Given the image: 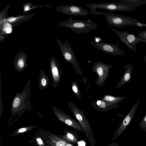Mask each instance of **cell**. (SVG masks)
Wrapping results in <instances>:
<instances>
[{
	"mask_svg": "<svg viewBox=\"0 0 146 146\" xmlns=\"http://www.w3.org/2000/svg\"><path fill=\"white\" fill-rule=\"evenodd\" d=\"M31 80L29 79L23 90L15 95L11 104L10 109L13 115H20L28 110L30 107L31 96Z\"/></svg>",
	"mask_w": 146,
	"mask_h": 146,
	"instance_id": "6da1fadb",
	"label": "cell"
},
{
	"mask_svg": "<svg viewBox=\"0 0 146 146\" xmlns=\"http://www.w3.org/2000/svg\"><path fill=\"white\" fill-rule=\"evenodd\" d=\"M90 12L93 15H104L108 24L117 28H122L127 26L138 27V24L140 22L135 19L114 13L98 12L96 10L90 11Z\"/></svg>",
	"mask_w": 146,
	"mask_h": 146,
	"instance_id": "7a4b0ae2",
	"label": "cell"
},
{
	"mask_svg": "<svg viewBox=\"0 0 146 146\" xmlns=\"http://www.w3.org/2000/svg\"><path fill=\"white\" fill-rule=\"evenodd\" d=\"M68 106L70 110L80 125L91 146H95L96 141L91 125L87 119L85 114L84 111L80 110L73 102H68Z\"/></svg>",
	"mask_w": 146,
	"mask_h": 146,
	"instance_id": "3957f363",
	"label": "cell"
},
{
	"mask_svg": "<svg viewBox=\"0 0 146 146\" xmlns=\"http://www.w3.org/2000/svg\"><path fill=\"white\" fill-rule=\"evenodd\" d=\"M58 24L62 27L70 29L76 33H83L95 29L99 23L92 22L90 19L87 21L73 20L72 17H69L68 20L60 22Z\"/></svg>",
	"mask_w": 146,
	"mask_h": 146,
	"instance_id": "277c9868",
	"label": "cell"
},
{
	"mask_svg": "<svg viewBox=\"0 0 146 146\" xmlns=\"http://www.w3.org/2000/svg\"><path fill=\"white\" fill-rule=\"evenodd\" d=\"M57 42L65 60L66 62L71 63L77 74L82 76L81 69L70 44L67 41L63 43L58 38Z\"/></svg>",
	"mask_w": 146,
	"mask_h": 146,
	"instance_id": "5b68a950",
	"label": "cell"
},
{
	"mask_svg": "<svg viewBox=\"0 0 146 146\" xmlns=\"http://www.w3.org/2000/svg\"><path fill=\"white\" fill-rule=\"evenodd\" d=\"M86 6L90 8L92 11L99 9L111 12H128L131 11L135 9L134 7L127 5L120 2L93 3L87 4Z\"/></svg>",
	"mask_w": 146,
	"mask_h": 146,
	"instance_id": "8992f818",
	"label": "cell"
},
{
	"mask_svg": "<svg viewBox=\"0 0 146 146\" xmlns=\"http://www.w3.org/2000/svg\"><path fill=\"white\" fill-rule=\"evenodd\" d=\"M108 27L115 33L121 42L125 44L129 49L136 53V44L139 42L146 43V40L140 38L133 34L125 31L120 32L113 27Z\"/></svg>",
	"mask_w": 146,
	"mask_h": 146,
	"instance_id": "52a82bcc",
	"label": "cell"
},
{
	"mask_svg": "<svg viewBox=\"0 0 146 146\" xmlns=\"http://www.w3.org/2000/svg\"><path fill=\"white\" fill-rule=\"evenodd\" d=\"M112 65L105 63L101 61L95 62L92 67V71L96 73L98 78L95 80L96 84L98 86H102L108 77L110 69L113 67Z\"/></svg>",
	"mask_w": 146,
	"mask_h": 146,
	"instance_id": "ba28073f",
	"label": "cell"
},
{
	"mask_svg": "<svg viewBox=\"0 0 146 146\" xmlns=\"http://www.w3.org/2000/svg\"><path fill=\"white\" fill-rule=\"evenodd\" d=\"M90 44L102 52L110 55L121 56L125 54V52L115 44L101 41L96 42L94 40L91 42Z\"/></svg>",
	"mask_w": 146,
	"mask_h": 146,
	"instance_id": "9c48e42d",
	"label": "cell"
},
{
	"mask_svg": "<svg viewBox=\"0 0 146 146\" xmlns=\"http://www.w3.org/2000/svg\"><path fill=\"white\" fill-rule=\"evenodd\" d=\"M52 111L56 116L59 120L78 131L84 132L83 130L78 121L69 115L55 106L52 107Z\"/></svg>",
	"mask_w": 146,
	"mask_h": 146,
	"instance_id": "30bf717a",
	"label": "cell"
},
{
	"mask_svg": "<svg viewBox=\"0 0 146 146\" xmlns=\"http://www.w3.org/2000/svg\"><path fill=\"white\" fill-rule=\"evenodd\" d=\"M57 11L61 13L72 16H86L88 11L81 7L73 5L60 6L58 7Z\"/></svg>",
	"mask_w": 146,
	"mask_h": 146,
	"instance_id": "8fae6325",
	"label": "cell"
},
{
	"mask_svg": "<svg viewBox=\"0 0 146 146\" xmlns=\"http://www.w3.org/2000/svg\"><path fill=\"white\" fill-rule=\"evenodd\" d=\"M140 100H139L131 109L129 111L123 120L121 125L114 134L112 140L119 136L132 119L138 108Z\"/></svg>",
	"mask_w": 146,
	"mask_h": 146,
	"instance_id": "7c38bea8",
	"label": "cell"
},
{
	"mask_svg": "<svg viewBox=\"0 0 146 146\" xmlns=\"http://www.w3.org/2000/svg\"><path fill=\"white\" fill-rule=\"evenodd\" d=\"M50 74L52 84L54 88L57 87L61 80L62 72L56 60L52 58L50 61Z\"/></svg>",
	"mask_w": 146,
	"mask_h": 146,
	"instance_id": "4fadbf2b",
	"label": "cell"
},
{
	"mask_svg": "<svg viewBox=\"0 0 146 146\" xmlns=\"http://www.w3.org/2000/svg\"><path fill=\"white\" fill-rule=\"evenodd\" d=\"M91 104L95 110L100 111H110L119 106V104H113L101 99L92 102Z\"/></svg>",
	"mask_w": 146,
	"mask_h": 146,
	"instance_id": "5bb4252c",
	"label": "cell"
},
{
	"mask_svg": "<svg viewBox=\"0 0 146 146\" xmlns=\"http://www.w3.org/2000/svg\"><path fill=\"white\" fill-rule=\"evenodd\" d=\"M27 56L25 54H17L15 57L13 65L15 69L17 72H22L28 67Z\"/></svg>",
	"mask_w": 146,
	"mask_h": 146,
	"instance_id": "9a60e30c",
	"label": "cell"
},
{
	"mask_svg": "<svg viewBox=\"0 0 146 146\" xmlns=\"http://www.w3.org/2000/svg\"><path fill=\"white\" fill-rule=\"evenodd\" d=\"M125 71L119 81L117 83L116 88L118 89L128 83L131 79V73L133 69V66L130 64L123 66Z\"/></svg>",
	"mask_w": 146,
	"mask_h": 146,
	"instance_id": "2e32d148",
	"label": "cell"
},
{
	"mask_svg": "<svg viewBox=\"0 0 146 146\" xmlns=\"http://www.w3.org/2000/svg\"><path fill=\"white\" fill-rule=\"evenodd\" d=\"M50 83L48 76L42 70L40 71L39 77L38 85L40 90L42 91L46 89Z\"/></svg>",
	"mask_w": 146,
	"mask_h": 146,
	"instance_id": "e0dca14e",
	"label": "cell"
},
{
	"mask_svg": "<svg viewBox=\"0 0 146 146\" xmlns=\"http://www.w3.org/2000/svg\"><path fill=\"white\" fill-rule=\"evenodd\" d=\"M64 132L65 135L63 137L64 140L67 142L77 143L80 140L79 135L75 131L66 130Z\"/></svg>",
	"mask_w": 146,
	"mask_h": 146,
	"instance_id": "ac0fdd59",
	"label": "cell"
},
{
	"mask_svg": "<svg viewBox=\"0 0 146 146\" xmlns=\"http://www.w3.org/2000/svg\"><path fill=\"white\" fill-rule=\"evenodd\" d=\"M125 98V97L115 96L105 94L101 100L113 104H119Z\"/></svg>",
	"mask_w": 146,
	"mask_h": 146,
	"instance_id": "d6986e66",
	"label": "cell"
},
{
	"mask_svg": "<svg viewBox=\"0 0 146 146\" xmlns=\"http://www.w3.org/2000/svg\"><path fill=\"white\" fill-rule=\"evenodd\" d=\"M120 3L135 8L146 4V0H119Z\"/></svg>",
	"mask_w": 146,
	"mask_h": 146,
	"instance_id": "ffe728a7",
	"label": "cell"
},
{
	"mask_svg": "<svg viewBox=\"0 0 146 146\" xmlns=\"http://www.w3.org/2000/svg\"><path fill=\"white\" fill-rule=\"evenodd\" d=\"M71 87L72 90L74 94L80 100L81 99L82 96L77 83L72 81L71 83Z\"/></svg>",
	"mask_w": 146,
	"mask_h": 146,
	"instance_id": "44dd1931",
	"label": "cell"
},
{
	"mask_svg": "<svg viewBox=\"0 0 146 146\" xmlns=\"http://www.w3.org/2000/svg\"><path fill=\"white\" fill-rule=\"evenodd\" d=\"M2 31L7 34L11 33L12 31L11 25L8 22H5L3 26Z\"/></svg>",
	"mask_w": 146,
	"mask_h": 146,
	"instance_id": "7402d4cb",
	"label": "cell"
},
{
	"mask_svg": "<svg viewBox=\"0 0 146 146\" xmlns=\"http://www.w3.org/2000/svg\"><path fill=\"white\" fill-rule=\"evenodd\" d=\"M137 36L140 38L146 40V29L138 33Z\"/></svg>",
	"mask_w": 146,
	"mask_h": 146,
	"instance_id": "603a6c76",
	"label": "cell"
},
{
	"mask_svg": "<svg viewBox=\"0 0 146 146\" xmlns=\"http://www.w3.org/2000/svg\"><path fill=\"white\" fill-rule=\"evenodd\" d=\"M67 142L64 140H61L58 141L56 144V146H65Z\"/></svg>",
	"mask_w": 146,
	"mask_h": 146,
	"instance_id": "cb8c5ba5",
	"label": "cell"
},
{
	"mask_svg": "<svg viewBox=\"0 0 146 146\" xmlns=\"http://www.w3.org/2000/svg\"><path fill=\"white\" fill-rule=\"evenodd\" d=\"M1 83L0 80V114L1 116V113H3V105L2 102V100L1 99Z\"/></svg>",
	"mask_w": 146,
	"mask_h": 146,
	"instance_id": "d4e9b609",
	"label": "cell"
},
{
	"mask_svg": "<svg viewBox=\"0 0 146 146\" xmlns=\"http://www.w3.org/2000/svg\"><path fill=\"white\" fill-rule=\"evenodd\" d=\"M141 123L142 125H146V113L144 116Z\"/></svg>",
	"mask_w": 146,
	"mask_h": 146,
	"instance_id": "484cf974",
	"label": "cell"
},
{
	"mask_svg": "<svg viewBox=\"0 0 146 146\" xmlns=\"http://www.w3.org/2000/svg\"><path fill=\"white\" fill-rule=\"evenodd\" d=\"M30 7L29 5H25L24 8V10L25 11H27L30 9Z\"/></svg>",
	"mask_w": 146,
	"mask_h": 146,
	"instance_id": "4316f807",
	"label": "cell"
},
{
	"mask_svg": "<svg viewBox=\"0 0 146 146\" xmlns=\"http://www.w3.org/2000/svg\"><path fill=\"white\" fill-rule=\"evenodd\" d=\"M26 130V129L25 128H22L19 129L18 131L19 133H21L25 131Z\"/></svg>",
	"mask_w": 146,
	"mask_h": 146,
	"instance_id": "83f0119b",
	"label": "cell"
},
{
	"mask_svg": "<svg viewBox=\"0 0 146 146\" xmlns=\"http://www.w3.org/2000/svg\"><path fill=\"white\" fill-rule=\"evenodd\" d=\"M37 141L40 144H42V142L41 139L40 138H37Z\"/></svg>",
	"mask_w": 146,
	"mask_h": 146,
	"instance_id": "f1b7e54d",
	"label": "cell"
},
{
	"mask_svg": "<svg viewBox=\"0 0 146 146\" xmlns=\"http://www.w3.org/2000/svg\"><path fill=\"white\" fill-rule=\"evenodd\" d=\"M65 146H75L73 144L71 143H70L68 142H67L66 145Z\"/></svg>",
	"mask_w": 146,
	"mask_h": 146,
	"instance_id": "f546056e",
	"label": "cell"
},
{
	"mask_svg": "<svg viewBox=\"0 0 146 146\" xmlns=\"http://www.w3.org/2000/svg\"><path fill=\"white\" fill-rule=\"evenodd\" d=\"M144 60L146 66V55L144 57Z\"/></svg>",
	"mask_w": 146,
	"mask_h": 146,
	"instance_id": "4dcf8cb0",
	"label": "cell"
},
{
	"mask_svg": "<svg viewBox=\"0 0 146 146\" xmlns=\"http://www.w3.org/2000/svg\"><path fill=\"white\" fill-rule=\"evenodd\" d=\"M143 26H146V25L143 24Z\"/></svg>",
	"mask_w": 146,
	"mask_h": 146,
	"instance_id": "1f68e13d",
	"label": "cell"
}]
</instances>
